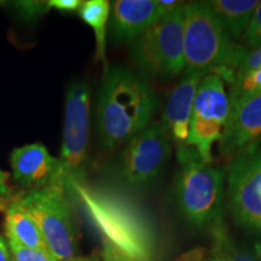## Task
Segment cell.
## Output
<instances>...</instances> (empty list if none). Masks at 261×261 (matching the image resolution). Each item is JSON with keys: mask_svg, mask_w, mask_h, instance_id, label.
I'll list each match as a JSON object with an SVG mask.
<instances>
[{"mask_svg": "<svg viewBox=\"0 0 261 261\" xmlns=\"http://www.w3.org/2000/svg\"><path fill=\"white\" fill-rule=\"evenodd\" d=\"M132 58L144 79H171L182 73L184 62V4L163 15L135 42Z\"/></svg>", "mask_w": 261, "mask_h": 261, "instance_id": "obj_6", "label": "cell"}, {"mask_svg": "<svg viewBox=\"0 0 261 261\" xmlns=\"http://www.w3.org/2000/svg\"><path fill=\"white\" fill-rule=\"evenodd\" d=\"M156 96L149 81L119 65L104 68L97 98V126L103 145L127 144L154 116Z\"/></svg>", "mask_w": 261, "mask_h": 261, "instance_id": "obj_1", "label": "cell"}, {"mask_svg": "<svg viewBox=\"0 0 261 261\" xmlns=\"http://www.w3.org/2000/svg\"><path fill=\"white\" fill-rule=\"evenodd\" d=\"M83 5V2L80 0H51L47 2V6L52 9H57L60 11H76Z\"/></svg>", "mask_w": 261, "mask_h": 261, "instance_id": "obj_25", "label": "cell"}, {"mask_svg": "<svg viewBox=\"0 0 261 261\" xmlns=\"http://www.w3.org/2000/svg\"><path fill=\"white\" fill-rule=\"evenodd\" d=\"M228 115L219 139L221 156L232 160L261 143V92L231 89Z\"/></svg>", "mask_w": 261, "mask_h": 261, "instance_id": "obj_11", "label": "cell"}, {"mask_svg": "<svg viewBox=\"0 0 261 261\" xmlns=\"http://www.w3.org/2000/svg\"><path fill=\"white\" fill-rule=\"evenodd\" d=\"M227 197L234 220L261 232V144L231 160Z\"/></svg>", "mask_w": 261, "mask_h": 261, "instance_id": "obj_10", "label": "cell"}, {"mask_svg": "<svg viewBox=\"0 0 261 261\" xmlns=\"http://www.w3.org/2000/svg\"><path fill=\"white\" fill-rule=\"evenodd\" d=\"M4 230L6 240L32 249L48 250L37 223L14 201L5 207Z\"/></svg>", "mask_w": 261, "mask_h": 261, "instance_id": "obj_15", "label": "cell"}, {"mask_svg": "<svg viewBox=\"0 0 261 261\" xmlns=\"http://www.w3.org/2000/svg\"><path fill=\"white\" fill-rule=\"evenodd\" d=\"M8 243L12 261H57L48 250L32 249V248L23 247L9 240Z\"/></svg>", "mask_w": 261, "mask_h": 261, "instance_id": "obj_19", "label": "cell"}, {"mask_svg": "<svg viewBox=\"0 0 261 261\" xmlns=\"http://www.w3.org/2000/svg\"><path fill=\"white\" fill-rule=\"evenodd\" d=\"M5 207H6V205H5V204H3L2 202H0V210H2V208H5Z\"/></svg>", "mask_w": 261, "mask_h": 261, "instance_id": "obj_30", "label": "cell"}, {"mask_svg": "<svg viewBox=\"0 0 261 261\" xmlns=\"http://www.w3.org/2000/svg\"><path fill=\"white\" fill-rule=\"evenodd\" d=\"M10 174L8 172L0 169V197H5L11 194V189L9 185Z\"/></svg>", "mask_w": 261, "mask_h": 261, "instance_id": "obj_26", "label": "cell"}, {"mask_svg": "<svg viewBox=\"0 0 261 261\" xmlns=\"http://www.w3.org/2000/svg\"><path fill=\"white\" fill-rule=\"evenodd\" d=\"M241 41H242V46L247 50H253L261 46V2H259L256 9L254 10L249 24Z\"/></svg>", "mask_w": 261, "mask_h": 261, "instance_id": "obj_20", "label": "cell"}, {"mask_svg": "<svg viewBox=\"0 0 261 261\" xmlns=\"http://www.w3.org/2000/svg\"><path fill=\"white\" fill-rule=\"evenodd\" d=\"M204 76V74L200 73H185V76L172 91L166 104L162 125L175 142L178 149L188 146L192 106L198 85Z\"/></svg>", "mask_w": 261, "mask_h": 261, "instance_id": "obj_14", "label": "cell"}, {"mask_svg": "<svg viewBox=\"0 0 261 261\" xmlns=\"http://www.w3.org/2000/svg\"><path fill=\"white\" fill-rule=\"evenodd\" d=\"M256 250H257V253H259V255H260V257H261V243L259 244V246L256 247Z\"/></svg>", "mask_w": 261, "mask_h": 261, "instance_id": "obj_29", "label": "cell"}, {"mask_svg": "<svg viewBox=\"0 0 261 261\" xmlns=\"http://www.w3.org/2000/svg\"><path fill=\"white\" fill-rule=\"evenodd\" d=\"M0 261H12L8 240L0 233Z\"/></svg>", "mask_w": 261, "mask_h": 261, "instance_id": "obj_27", "label": "cell"}, {"mask_svg": "<svg viewBox=\"0 0 261 261\" xmlns=\"http://www.w3.org/2000/svg\"><path fill=\"white\" fill-rule=\"evenodd\" d=\"M177 158L180 165L175 184L179 211L189 223L197 227L213 228L223 223L226 173L202 161L190 146L178 149Z\"/></svg>", "mask_w": 261, "mask_h": 261, "instance_id": "obj_4", "label": "cell"}, {"mask_svg": "<svg viewBox=\"0 0 261 261\" xmlns=\"http://www.w3.org/2000/svg\"><path fill=\"white\" fill-rule=\"evenodd\" d=\"M69 261H100V256L98 255V254L93 253L91 254V255H87V256H75L73 259H70Z\"/></svg>", "mask_w": 261, "mask_h": 261, "instance_id": "obj_28", "label": "cell"}, {"mask_svg": "<svg viewBox=\"0 0 261 261\" xmlns=\"http://www.w3.org/2000/svg\"><path fill=\"white\" fill-rule=\"evenodd\" d=\"M69 192L80 201L104 240L113 243L130 260H154L156 243L152 228L128 198L96 191L85 182H75Z\"/></svg>", "mask_w": 261, "mask_h": 261, "instance_id": "obj_2", "label": "cell"}, {"mask_svg": "<svg viewBox=\"0 0 261 261\" xmlns=\"http://www.w3.org/2000/svg\"><path fill=\"white\" fill-rule=\"evenodd\" d=\"M112 5L107 0H89L83 2L79 9V15L87 25L94 32L96 39V61L103 62L107 67L106 47H107V28L110 18Z\"/></svg>", "mask_w": 261, "mask_h": 261, "instance_id": "obj_17", "label": "cell"}, {"mask_svg": "<svg viewBox=\"0 0 261 261\" xmlns=\"http://www.w3.org/2000/svg\"><path fill=\"white\" fill-rule=\"evenodd\" d=\"M11 201L23 208L37 223L48 252L55 259L69 261L77 256L79 233L64 188L52 185L22 191Z\"/></svg>", "mask_w": 261, "mask_h": 261, "instance_id": "obj_5", "label": "cell"}, {"mask_svg": "<svg viewBox=\"0 0 261 261\" xmlns=\"http://www.w3.org/2000/svg\"><path fill=\"white\" fill-rule=\"evenodd\" d=\"M213 248L211 249L215 261H255L249 253L237 247L231 240L223 223L212 228Z\"/></svg>", "mask_w": 261, "mask_h": 261, "instance_id": "obj_18", "label": "cell"}, {"mask_svg": "<svg viewBox=\"0 0 261 261\" xmlns=\"http://www.w3.org/2000/svg\"><path fill=\"white\" fill-rule=\"evenodd\" d=\"M100 259L103 261H133L128 256L125 255L121 250L117 249L113 243L104 240V238L102 244V252H100Z\"/></svg>", "mask_w": 261, "mask_h": 261, "instance_id": "obj_23", "label": "cell"}, {"mask_svg": "<svg viewBox=\"0 0 261 261\" xmlns=\"http://www.w3.org/2000/svg\"><path fill=\"white\" fill-rule=\"evenodd\" d=\"M161 16L158 0H116L110 10L112 37L132 44Z\"/></svg>", "mask_w": 261, "mask_h": 261, "instance_id": "obj_13", "label": "cell"}, {"mask_svg": "<svg viewBox=\"0 0 261 261\" xmlns=\"http://www.w3.org/2000/svg\"><path fill=\"white\" fill-rule=\"evenodd\" d=\"M90 133V89L73 83L65 93L64 127L60 162L61 181L67 192L75 182H84Z\"/></svg>", "mask_w": 261, "mask_h": 261, "instance_id": "obj_7", "label": "cell"}, {"mask_svg": "<svg viewBox=\"0 0 261 261\" xmlns=\"http://www.w3.org/2000/svg\"><path fill=\"white\" fill-rule=\"evenodd\" d=\"M257 69H261V46L253 48V50H247L241 63L238 64L236 71L233 73L232 81L230 84H232L234 80L240 79L243 75Z\"/></svg>", "mask_w": 261, "mask_h": 261, "instance_id": "obj_21", "label": "cell"}, {"mask_svg": "<svg viewBox=\"0 0 261 261\" xmlns=\"http://www.w3.org/2000/svg\"><path fill=\"white\" fill-rule=\"evenodd\" d=\"M232 89L244 92H261V69L250 71L231 84Z\"/></svg>", "mask_w": 261, "mask_h": 261, "instance_id": "obj_22", "label": "cell"}, {"mask_svg": "<svg viewBox=\"0 0 261 261\" xmlns=\"http://www.w3.org/2000/svg\"><path fill=\"white\" fill-rule=\"evenodd\" d=\"M173 261H215L211 250L204 248H194L189 252L181 254Z\"/></svg>", "mask_w": 261, "mask_h": 261, "instance_id": "obj_24", "label": "cell"}, {"mask_svg": "<svg viewBox=\"0 0 261 261\" xmlns=\"http://www.w3.org/2000/svg\"><path fill=\"white\" fill-rule=\"evenodd\" d=\"M204 3L234 41L242 39L259 4L257 0H211Z\"/></svg>", "mask_w": 261, "mask_h": 261, "instance_id": "obj_16", "label": "cell"}, {"mask_svg": "<svg viewBox=\"0 0 261 261\" xmlns=\"http://www.w3.org/2000/svg\"><path fill=\"white\" fill-rule=\"evenodd\" d=\"M171 137L162 122H151L127 143L119 161V174L127 185L151 184L171 158Z\"/></svg>", "mask_w": 261, "mask_h": 261, "instance_id": "obj_9", "label": "cell"}, {"mask_svg": "<svg viewBox=\"0 0 261 261\" xmlns=\"http://www.w3.org/2000/svg\"><path fill=\"white\" fill-rule=\"evenodd\" d=\"M246 52L204 2L184 4L185 73H217L231 83Z\"/></svg>", "mask_w": 261, "mask_h": 261, "instance_id": "obj_3", "label": "cell"}, {"mask_svg": "<svg viewBox=\"0 0 261 261\" xmlns=\"http://www.w3.org/2000/svg\"><path fill=\"white\" fill-rule=\"evenodd\" d=\"M12 179L27 190L63 187L61 181L60 162L41 143H33L12 150L10 155ZM67 191V190H65Z\"/></svg>", "mask_w": 261, "mask_h": 261, "instance_id": "obj_12", "label": "cell"}, {"mask_svg": "<svg viewBox=\"0 0 261 261\" xmlns=\"http://www.w3.org/2000/svg\"><path fill=\"white\" fill-rule=\"evenodd\" d=\"M228 107V93L223 77L217 73L205 75L194 99L187 143L205 163H212L213 160L212 150L223 133Z\"/></svg>", "mask_w": 261, "mask_h": 261, "instance_id": "obj_8", "label": "cell"}]
</instances>
